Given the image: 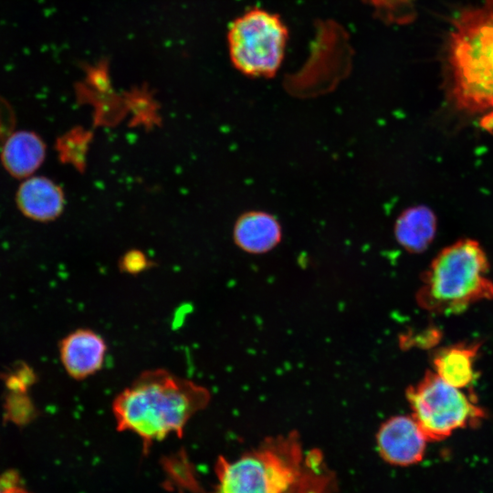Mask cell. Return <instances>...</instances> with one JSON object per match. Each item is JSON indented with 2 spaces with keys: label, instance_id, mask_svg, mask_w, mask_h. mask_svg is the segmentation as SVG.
<instances>
[{
  "label": "cell",
  "instance_id": "obj_13",
  "mask_svg": "<svg viewBox=\"0 0 493 493\" xmlns=\"http://www.w3.org/2000/svg\"><path fill=\"white\" fill-rule=\"evenodd\" d=\"M436 217L425 205H416L403 212L394 226L398 243L412 253L425 251L434 240Z\"/></svg>",
  "mask_w": 493,
  "mask_h": 493
},
{
  "label": "cell",
  "instance_id": "obj_4",
  "mask_svg": "<svg viewBox=\"0 0 493 493\" xmlns=\"http://www.w3.org/2000/svg\"><path fill=\"white\" fill-rule=\"evenodd\" d=\"M299 449L294 439H279L257 451L215 464L214 493H286L299 477Z\"/></svg>",
  "mask_w": 493,
  "mask_h": 493
},
{
  "label": "cell",
  "instance_id": "obj_15",
  "mask_svg": "<svg viewBox=\"0 0 493 493\" xmlns=\"http://www.w3.org/2000/svg\"><path fill=\"white\" fill-rule=\"evenodd\" d=\"M146 259L141 253L132 251L128 253L121 261L122 267L128 271L136 273L144 268L146 266Z\"/></svg>",
  "mask_w": 493,
  "mask_h": 493
},
{
  "label": "cell",
  "instance_id": "obj_14",
  "mask_svg": "<svg viewBox=\"0 0 493 493\" xmlns=\"http://www.w3.org/2000/svg\"><path fill=\"white\" fill-rule=\"evenodd\" d=\"M0 493H32L23 485L19 476L14 471L0 474Z\"/></svg>",
  "mask_w": 493,
  "mask_h": 493
},
{
  "label": "cell",
  "instance_id": "obj_12",
  "mask_svg": "<svg viewBox=\"0 0 493 493\" xmlns=\"http://www.w3.org/2000/svg\"><path fill=\"white\" fill-rule=\"evenodd\" d=\"M281 230L278 220L264 212H249L238 218L234 228V238L239 247L249 253H264L280 240Z\"/></svg>",
  "mask_w": 493,
  "mask_h": 493
},
{
  "label": "cell",
  "instance_id": "obj_10",
  "mask_svg": "<svg viewBox=\"0 0 493 493\" xmlns=\"http://www.w3.org/2000/svg\"><path fill=\"white\" fill-rule=\"evenodd\" d=\"M480 343L462 342L440 348L433 358V371L446 383L464 389L475 380V361Z\"/></svg>",
  "mask_w": 493,
  "mask_h": 493
},
{
  "label": "cell",
  "instance_id": "obj_8",
  "mask_svg": "<svg viewBox=\"0 0 493 493\" xmlns=\"http://www.w3.org/2000/svg\"><path fill=\"white\" fill-rule=\"evenodd\" d=\"M107 352L104 339L89 329H78L59 343L62 365L70 377L85 379L101 369Z\"/></svg>",
  "mask_w": 493,
  "mask_h": 493
},
{
  "label": "cell",
  "instance_id": "obj_2",
  "mask_svg": "<svg viewBox=\"0 0 493 493\" xmlns=\"http://www.w3.org/2000/svg\"><path fill=\"white\" fill-rule=\"evenodd\" d=\"M450 96L459 110L493 123V0L464 9L448 41Z\"/></svg>",
  "mask_w": 493,
  "mask_h": 493
},
{
  "label": "cell",
  "instance_id": "obj_3",
  "mask_svg": "<svg viewBox=\"0 0 493 493\" xmlns=\"http://www.w3.org/2000/svg\"><path fill=\"white\" fill-rule=\"evenodd\" d=\"M489 262L480 244L470 238L442 249L422 277L417 301L437 315L459 314L472 305L493 299Z\"/></svg>",
  "mask_w": 493,
  "mask_h": 493
},
{
  "label": "cell",
  "instance_id": "obj_5",
  "mask_svg": "<svg viewBox=\"0 0 493 493\" xmlns=\"http://www.w3.org/2000/svg\"><path fill=\"white\" fill-rule=\"evenodd\" d=\"M415 419L428 441H441L458 429L476 427L486 417L485 410L463 389L443 381L434 371L406 391Z\"/></svg>",
  "mask_w": 493,
  "mask_h": 493
},
{
  "label": "cell",
  "instance_id": "obj_9",
  "mask_svg": "<svg viewBox=\"0 0 493 493\" xmlns=\"http://www.w3.org/2000/svg\"><path fill=\"white\" fill-rule=\"evenodd\" d=\"M18 209L26 217L37 221L57 218L64 207L61 188L44 176H30L19 185L16 193Z\"/></svg>",
  "mask_w": 493,
  "mask_h": 493
},
{
  "label": "cell",
  "instance_id": "obj_11",
  "mask_svg": "<svg viewBox=\"0 0 493 493\" xmlns=\"http://www.w3.org/2000/svg\"><path fill=\"white\" fill-rule=\"evenodd\" d=\"M46 156V145L35 132L19 131L12 133L5 142L1 161L4 168L16 178L30 177L42 164Z\"/></svg>",
  "mask_w": 493,
  "mask_h": 493
},
{
  "label": "cell",
  "instance_id": "obj_6",
  "mask_svg": "<svg viewBox=\"0 0 493 493\" xmlns=\"http://www.w3.org/2000/svg\"><path fill=\"white\" fill-rule=\"evenodd\" d=\"M288 38V28L278 15L249 9L234 20L228 30L232 64L246 76L273 77L283 61Z\"/></svg>",
  "mask_w": 493,
  "mask_h": 493
},
{
  "label": "cell",
  "instance_id": "obj_7",
  "mask_svg": "<svg viewBox=\"0 0 493 493\" xmlns=\"http://www.w3.org/2000/svg\"><path fill=\"white\" fill-rule=\"evenodd\" d=\"M427 442V437L412 415L388 419L377 434L378 449L383 458L400 467L420 462Z\"/></svg>",
  "mask_w": 493,
  "mask_h": 493
},
{
  "label": "cell",
  "instance_id": "obj_1",
  "mask_svg": "<svg viewBox=\"0 0 493 493\" xmlns=\"http://www.w3.org/2000/svg\"><path fill=\"white\" fill-rule=\"evenodd\" d=\"M208 390L163 369L142 372L112 403L117 429L138 435L148 448L171 434L182 436L188 421L205 408Z\"/></svg>",
  "mask_w": 493,
  "mask_h": 493
}]
</instances>
